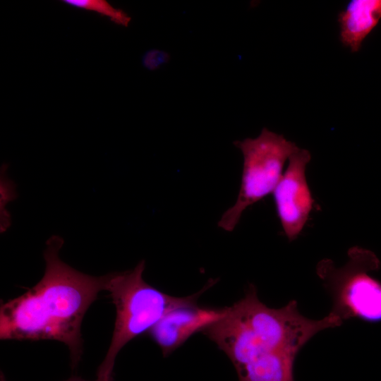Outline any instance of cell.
<instances>
[{"label": "cell", "instance_id": "cell-1", "mask_svg": "<svg viewBox=\"0 0 381 381\" xmlns=\"http://www.w3.org/2000/svg\"><path fill=\"white\" fill-rule=\"evenodd\" d=\"M64 239L52 236L43 252L42 279L22 295L1 304V340H53L66 345L70 365L75 370L83 353L81 325L99 294L107 290L111 273L95 277L64 261Z\"/></svg>", "mask_w": 381, "mask_h": 381}, {"label": "cell", "instance_id": "cell-2", "mask_svg": "<svg viewBox=\"0 0 381 381\" xmlns=\"http://www.w3.org/2000/svg\"><path fill=\"white\" fill-rule=\"evenodd\" d=\"M145 267V261L142 260L133 270L111 272L106 291L115 306L116 317L109 346L96 373L99 381H113L116 358L128 342L148 333L169 310L198 301L216 282L212 279L190 296H172L144 280Z\"/></svg>", "mask_w": 381, "mask_h": 381}, {"label": "cell", "instance_id": "cell-3", "mask_svg": "<svg viewBox=\"0 0 381 381\" xmlns=\"http://www.w3.org/2000/svg\"><path fill=\"white\" fill-rule=\"evenodd\" d=\"M228 310L223 320L238 334L296 356L316 334L343 322L332 313L321 320L309 319L300 313L294 300L280 308H269L259 300L253 284Z\"/></svg>", "mask_w": 381, "mask_h": 381}, {"label": "cell", "instance_id": "cell-4", "mask_svg": "<svg viewBox=\"0 0 381 381\" xmlns=\"http://www.w3.org/2000/svg\"><path fill=\"white\" fill-rule=\"evenodd\" d=\"M349 260L337 268L329 259L317 266L318 276L325 282L333 298L332 313L341 320L357 318L370 323L381 322V281L370 275L380 262L376 255L360 247L348 252Z\"/></svg>", "mask_w": 381, "mask_h": 381}, {"label": "cell", "instance_id": "cell-5", "mask_svg": "<svg viewBox=\"0 0 381 381\" xmlns=\"http://www.w3.org/2000/svg\"><path fill=\"white\" fill-rule=\"evenodd\" d=\"M243 156L241 186L235 204L222 214L218 226L232 231L243 212L272 193L282 174L285 162L298 147L282 135L262 128L255 138L234 142Z\"/></svg>", "mask_w": 381, "mask_h": 381}, {"label": "cell", "instance_id": "cell-6", "mask_svg": "<svg viewBox=\"0 0 381 381\" xmlns=\"http://www.w3.org/2000/svg\"><path fill=\"white\" fill-rule=\"evenodd\" d=\"M310 152L298 148L291 155L288 166L272 194L281 225L289 241L296 239L303 229L313 207L306 170Z\"/></svg>", "mask_w": 381, "mask_h": 381}, {"label": "cell", "instance_id": "cell-7", "mask_svg": "<svg viewBox=\"0 0 381 381\" xmlns=\"http://www.w3.org/2000/svg\"><path fill=\"white\" fill-rule=\"evenodd\" d=\"M228 307L200 306L197 301L178 306L168 313L149 331L164 357L169 356L191 336L202 332L224 318Z\"/></svg>", "mask_w": 381, "mask_h": 381}, {"label": "cell", "instance_id": "cell-8", "mask_svg": "<svg viewBox=\"0 0 381 381\" xmlns=\"http://www.w3.org/2000/svg\"><path fill=\"white\" fill-rule=\"evenodd\" d=\"M380 19L381 0L351 1L338 14L341 42L357 52Z\"/></svg>", "mask_w": 381, "mask_h": 381}, {"label": "cell", "instance_id": "cell-9", "mask_svg": "<svg viewBox=\"0 0 381 381\" xmlns=\"http://www.w3.org/2000/svg\"><path fill=\"white\" fill-rule=\"evenodd\" d=\"M61 2L70 6L90 11H94L106 16L119 25L128 27L131 16L123 10L112 6L106 0H62Z\"/></svg>", "mask_w": 381, "mask_h": 381}, {"label": "cell", "instance_id": "cell-10", "mask_svg": "<svg viewBox=\"0 0 381 381\" xmlns=\"http://www.w3.org/2000/svg\"><path fill=\"white\" fill-rule=\"evenodd\" d=\"M169 54L162 50L152 49L147 51L142 57V64L145 68L150 71H155L163 64L169 62Z\"/></svg>", "mask_w": 381, "mask_h": 381}, {"label": "cell", "instance_id": "cell-11", "mask_svg": "<svg viewBox=\"0 0 381 381\" xmlns=\"http://www.w3.org/2000/svg\"><path fill=\"white\" fill-rule=\"evenodd\" d=\"M0 381H7L3 372L0 373Z\"/></svg>", "mask_w": 381, "mask_h": 381}]
</instances>
